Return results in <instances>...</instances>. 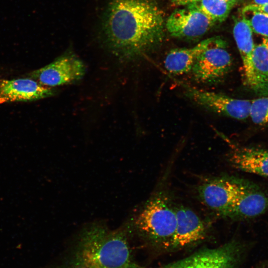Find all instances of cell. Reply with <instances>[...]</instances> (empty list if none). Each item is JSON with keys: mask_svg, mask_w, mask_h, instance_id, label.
Returning <instances> with one entry per match:
<instances>
[{"mask_svg": "<svg viewBox=\"0 0 268 268\" xmlns=\"http://www.w3.org/2000/svg\"><path fill=\"white\" fill-rule=\"evenodd\" d=\"M164 28L163 12L150 0H111L102 22L106 46L127 60L157 47L163 41Z\"/></svg>", "mask_w": 268, "mask_h": 268, "instance_id": "1", "label": "cell"}, {"mask_svg": "<svg viewBox=\"0 0 268 268\" xmlns=\"http://www.w3.org/2000/svg\"><path fill=\"white\" fill-rule=\"evenodd\" d=\"M233 33L242 60L245 82L247 85L251 74V61L255 47L253 31L247 17L242 15L235 19Z\"/></svg>", "mask_w": 268, "mask_h": 268, "instance_id": "16", "label": "cell"}, {"mask_svg": "<svg viewBox=\"0 0 268 268\" xmlns=\"http://www.w3.org/2000/svg\"><path fill=\"white\" fill-rule=\"evenodd\" d=\"M201 0H172V2L175 5L186 6L196 3Z\"/></svg>", "mask_w": 268, "mask_h": 268, "instance_id": "21", "label": "cell"}, {"mask_svg": "<svg viewBox=\"0 0 268 268\" xmlns=\"http://www.w3.org/2000/svg\"><path fill=\"white\" fill-rule=\"evenodd\" d=\"M85 71V65L79 58L71 53H67L34 71L31 75L43 85L52 87L78 81Z\"/></svg>", "mask_w": 268, "mask_h": 268, "instance_id": "7", "label": "cell"}, {"mask_svg": "<svg viewBox=\"0 0 268 268\" xmlns=\"http://www.w3.org/2000/svg\"><path fill=\"white\" fill-rule=\"evenodd\" d=\"M251 12L252 13L251 18L247 19L253 32L268 38V14L260 12Z\"/></svg>", "mask_w": 268, "mask_h": 268, "instance_id": "19", "label": "cell"}, {"mask_svg": "<svg viewBox=\"0 0 268 268\" xmlns=\"http://www.w3.org/2000/svg\"><path fill=\"white\" fill-rule=\"evenodd\" d=\"M251 12H260L268 14V3L261 5L250 4L242 9V14Z\"/></svg>", "mask_w": 268, "mask_h": 268, "instance_id": "20", "label": "cell"}, {"mask_svg": "<svg viewBox=\"0 0 268 268\" xmlns=\"http://www.w3.org/2000/svg\"><path fill=\"white\" fill-rule=\"evenodd\" d=\"M249 117L257 125H268V95L252 100Z\"/></svg>", "mask_w": 268, "mask_h": 268, "instance_id": "18", "label": "cell"}, {"mask_svg": "<svg viewBox=\"0 0 268 268\" xmlns=\"http://www.w3.org/2000/svg\"><path fill=\"white\" fill-rule=\"evenodd\" d=\"M255 4L261 5L268 3V0H253Z\"/></svg>", "mask_w": 268, "mask_h": 268, "instance_id": "22", "label": "cell"}, {"mask_svg": "<svg viewBox=\"0 0 268 268\" xmlns=\"http://www.w3.org/2000/svg\"><path fill=\"white\" fill-rule=\"evenodd\" d=\"M51 87L30 78L0 81V103L41 99L55 94Z\"/></svg>", "mask_w": 268, "mask_h": 268, "instance_id": "12", "label": "cell"}, {"mask_svg": "<svg viewBox=\"0 0 268 268\" xmlns=\"http://www.w3.org/2000/svg\"><path fill=\"white\" fill-rule=\"evenodd\" d=\"M194 3L214 23L224 21L233 7L223 0H201Z\"/></svg>", "mask_w": 268, "mask_h": 268, "instance_id": "17", "label": "cell"}, {"mask_svg": "<svg viewBox=\"0 0 268 268\" xmlns=\"http://www.w3.org/2000/svg\"><path fill=\"white\" fill-rule=\"evenodd\" d=\"M227 43L219 37L217 42L202 52L196 58L191 72L194 79L200 83L214 84L222 79L233 64Z\"/></svg>", "mask_w": 268, "mask_h": 268, "instance_id": "4", "label": "cell"}, {"mask_svg": "<svg viewBox=\"0 0 268 268\" xmlns=\"http://www.w3.org/2000/svg\"><path fill=\"white\" fill-rule=\"evenodd\" d=\"M268 210V195L255 184L239 179L237 196L228 217L252 218Z\"/></svg>", "mask_w": 268, "mask_h": 268, "instance_id": "11", "label": "cell"}, {"mask_svg": "<svg viewBox=\"0 0 268 268\" xmlns=\"http://www.w3.org/2000/svg\"><path fill=\"white\" fill-rule=\"evenodd\" d=\"M230 164L235 168L245 172L268 178V149L238 147L228 156Z\"/></svg>", "mask_w": 268, "mask_h": 268, "instance_id": "13", "label": "cell"}, {"mask_svg": "<svg viewBox=\"0 0 268 268\" xmlns=\"http://www.w3.org/2000/svg\"><path fill=\"white\" fill-rule=\"evenodd\" d=\"M223 0L229 3V4H231L233 6H234L235 4L237 1V0Z\"/></svg>", "mask_w": 268, "mask_h": 268, "instance_id": "23", "label": "cell"}, {"mask_svg": "<svg viewBox=\"0 0 268 268\" xmlns=\"http://www.w3.org/2000/svg\"><path fill=\"white\" fill-rule=\"evenodd\" d=\"M77 242L67 268H139L122 229L94 223L84 229Z\"/></svg>", "mask_w": 268, "mask_h": 268, "instance_id": "2", "label": "cell"}, {"mask_svg": "<svg viewBox=\"0 0 268 268\" xmlns=\"http://www.w3.org/2000/svg\"><path fill=\"white\" fill-rule=\"evenodd\" d=\"M238 183L239 179L227 177L206 180L198 187L199 197L207 207L228 217L237 196Z\"/></svg>", "mask_w": 268, "mask_h": 268, "instance_id": "8", "label": "cell"}, {"mask_svg": "<svg viewBox=\"0 0 268 268\" xmlns=\"http://www.w3.org/2000/svg\"><path fill=\"white\" fill-rule=\"evenodd\" d=\"M219 37L207 38L192 48L172 49L165 58V68L170 73L174 75H182L191 71L197 57L215 44Z\"/></svg>", "mask_w": 268, "mask_h": 268, "instance_id": "14", "label": "cell"}, {"mask_svg": "<svg viewBox=\"0 0 268 268\" xmlns=\"http://www.w3.org/2000/svg\"><path fill=\"white\" fill-rule=\"evenodd\" d=\"M185 95L198 105L216 114L237 120L250 116L252 100L240 99L181 83Z\"/></svg>", "mask_w": 268, "mask_h": 268, "instance_id": "6", "label": "cell"}, {"mask_svg": "<svg viewBox=\"0 0 268 268\" xmlns=\"http://www.w3.org/2000/svg\"><path fill=\"white\" fill-rule=\"evenodd\" d=\"M242 247L232 240L215 248L205 249L161 268H236Z\"/></svg>", "mask_w": 268, "mask_h": 268, "instance_id": "5", "label": "cell"}, {"mask_svg": "<svg viewBox=\"0 0 268 268\" xmlns=\"http://www.w3.org/2000/svg\"><path fill=\"white\" fill-rule=\"evenodd\" d=\"M255 93L268 95V38L255 45L251 61V74L247 85Z\"/></svg>", "mask_w": 268, "mask_h": 268, "instance_id": "15", "label": "cell"}, {"mask_svg": "<svg viewBox=\"0 0 268 268\" xmlns=\"http://www.w3.org/2000/svg\"><path fill=\"white\" fill-rule=\"evenodd\" d=\"M214 24L193 3L172 12L165 26L169 33L175 38L194 39L205 34Z\"/></svg>", "mask_w": 268, "mask_h": 268, "instance_id": "9", "label": "cell"}, {"mask_svg": "<svg viewBox=\"0 0 268 268\" xmlns=\"http://www.w3.org/2000/svg\"><path fill=\"white\" fill-rule=\"evenodd\" d=\"M176 226L170 248L179 249L203 239L207 226L202 219L190 208L176 205Z\"/></svg>", "mask_w": 268, "mask_h": 268, "instance_id": "10", "label": "cell"}, {"mask_svg": "<svg viewBox=\"0 0 268 268\" xmlns=\"http://www.w3.org/2000/svg\"><path fill=\"white\" fill-rule=\"evenodd\" d=\"M175 205L167 191L157 190L135 216V230L151 244L170 248L176 226Z\"/></svg>", "mask_w": 268, "mask_h": 268, "instance_id": "3", "label": "cell"}]
</instances>
